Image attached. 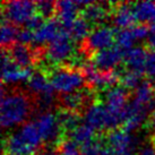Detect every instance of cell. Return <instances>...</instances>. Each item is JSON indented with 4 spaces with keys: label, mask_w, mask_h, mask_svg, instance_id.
<instances>
[{
    "label": "cell",
    "mask_w": 155,
    "mask_h": 155,
    "mask_svg": "<svg viewBox=\"0 0 155 155\" xmlns=\"http://www.w3.org/2000/svg\"><path fill=\"white\" fill-rule=\"evenodd\" d=\"M32 105L27 95L22 92L1 91V107H0V124L4 129H9L23 124L30 116ZM25 124V122H24Z\"/></svg>",
    "instance_id": "obj_1"
},
{
    "label": "cell",
    "mask_w": 155,
    "mask_h": 155,
    "mask_svg": "<svg viewBox=\"0 0 155 155\" xmlns=\"http://www.w3.org/2000/svg\"><path fill=\"white\" fill-rule=\"evenodd\" d=\"M42 142L35 122L28 121L9 135L5 142V148L9 154L32 155L39 150Z\"/></svg>",
    "instance_id": "obj_2"
},
{
    "label": "cell",
    "mask_w": 155,
    "mask_h": 155,
    "mask_svg": "<svg viewBox=\"0 0 155 155\" xmlns=\"http://www.w3.org/2000/svg\"><path fill=\"white\" fill-rule=\"evenodd\" d=\"M49 79L53 90L62 94H69L79 91V88L86 82L83 73L78 71L77 69L67 67L54 69L50 74Z\"/></svg>",
    "instance_id": "obj_3"
},
{
    "label": "cell",
    "mask_w": 155,
    "mask_h": 155,
    "mask_svg": "<svg viewBox=\"0 0 155 155\" xmlns=\"http://www.w3.org/2000/svg\"><path fill=\"white\" fill-rule=\"evenodd\" d=\"M36 4L27 0H15L2 4L4 21L14 25H26L35 15Z\"/></svg>",
    "instance_id": "obj_4"
},
{
    "label": "cell",
    "mask_w": 155,
    "mask_h": 155,
    "mask_svg": "<svg viewBox=\"0 0 155 155\" xmlns=\"http://www.w3.org/2000/svg\"><path fill=\"white\" fill-rule=\"evenodd\" d=\"M85 124L91 126L95 130L113 129L121 124L120 121L110 113L104 103H92L84 111Z\"/></svg>",
    "instance_id": "obj_5"
},
{
    "label": "cell",
    "mask_w": 155,
    "mask_h": 155,
    "mask_svg": "<svg viewBox=\"0 0 155 155\" xmlns=\"http://www.w3.org/2000/svg\"><path fill=\"white\" fill-rule=\"evenodd\" d=\"M109 148L113 155H137L139 140L124 129H114L107 137Z\"/></svg>",
    "instance_id": "obj_6"
},
{
    "label": "cell",
    "mask_w": 155,
    "mask_h": 155,
    "mask_svg": "<svg viewBox=\"0 0 155 155\" xmlns=\"http://www.w3.org/2000/svg\"><path fill=\"white\" fill-rule=\"evenodd\" d=\"M45 57L51 64H62L74 56V43L65 30L57 36L45 49Z\"/></svg>",
    "instance_id": "obj_7"
},
{
    "label": "cell",
    "mask_w": 155,
    "mask_h": 155,
    "mask_svg": "<svg viewBox=\"0 0 155 155\" xmlns=\"http://www.w3.org/2000/svg\"><path fill=\"white\" fill-rule=\"evenodd\" d=\"M27 88L32 94L38 96L39 104L43 109L50 107L53 103L54 90L52 87L50 79L41 71H35L32 74L27 81Z\"/></svg>",
    "instance_id": "obj_8"
},
{
    "label": "cell",
    "mask_w": 155,
    "mask_h": 155,
    "mask_svg": "<svg viewBox=\"0 0 155 155\" xmlns=\"http://www.w3.org/2000/svg\"><path fill=\"white\" fill-rule=\"evenodd\" d=\"M128 92L122 86H113L105 91L104 94V105L110 113L116 117L121 124L125 119L126 108L128 105Z\"/></svg>",
    "instance_id": "obj_9"
},
{
    "label": "cell",
    "mask_w": 155,
    "mask_h": 155,
    "mask_svg": "<svg viewBox=\"0 0 155 155\" xmlns=\"http://www.w3.org/2000/svg\"><path fill=\"white\" fill-rule=\"evenodd\" d=\"M83 75L85 77V81L91 87L95 90H109L113 87V85L118 82L119 79V74L116 70L112 71H102L95 68L94 66L91 64H86L83 68Z\"/></svg>",
    "instance_id": "obj_10"
},
{
    "label": "cell",
    "mask_w": 155,
    "mask_h": 155,
    "mask_svg": "<svg viewBox=\"0 0 155 155\" xmlns=\"http://www.w3.org/2000/svg\"><path fill=\"white\" fill-rule=\"evenodd\" d=\"M34 122L43 142L51 144L60 138L62 129L59 125L57 116H54L51 111L45 110L39 113Z\"/></svg>",
    "instance_id": "obj_11"
},
{
    "label": "cell",
    "mask_w": 155,
    "mask_h": 155,
    "mask_svg": "<svg viewBox=\"0 0 155 155\" xmlns=\"http://www.w3.org/2000/svg\"><path fill=\"white\" fill-rule=\"evenodd\" d=\"M116 33L113 28L109 26H96L91 31L90 35L85 40V48L88 52H96L113 47L116 40Z\"/></svg>",
    "instance_id": "obj_12"
},
{
    "label": "cell",
    "mask_w": 155,
    "mask_h": 155,
    "mask_svg": "<svg viewBox=\"0 0 155 155\" xmlns=\"http://www.w3.org/2000/svg\"><path fill=\"white\" fill-rule=\"evenodd\" d=\"M1 66H2V82L7 85H13L21 82H27L32 76L31 68L18 67L9 57L6 50H2L1 54Z\"/></svg>",
    "instance_id": "obj_13"
},
{
    "label": "cell",
    "mask_w": 155,
    "mask_h": 155,
    "mask_svg": "<svg viewBox=\"0 0 155 155\" xmlns=\"http://www.w3.org/2000/svg\"><path fill=\"white\" fill-rule=\"evenodd\" d=\"M150 111H151V108L144 105L143 103L138 102L137 100L133 97V100H130L127 108H126L125 119L122 122L124 130L131 134V131L139 128L144 124Z\"/></svg>",
    "instance_id": "obj_14"
},
{
    "label": "cell",
    "mask_w": 155,
    "mask_h": 155,
    "mask_svg": "<svg viewBox=\"0 0 155 155\" xmlns=\"http://www.w3.org/2000/svg\"><path fill=\"white\" fill-rule=\"evenodd\" d=\"M122 59H125L124 50L117 45L93 53L92 65L102 71H112Z\"/></svg>",
    "instance_id": "obj_15"
},
{
    "label": "cell",
    "mask_w": 155,
    "mask_h": 155,
    "mask_svg": "<svg viewBox=\"0 0 155 155\" xmlns=\"http://www.w3.org/2000/svg\"><path fill=\"white\" fill-rule=\"evenodd\" d=\"M62 31H64V27H61V24L58 19H54V18L47 19L43 25L34 32V43L38 45H42L44 43L49 44Z\"/></svg>",
    "instance_id": "obj_16"
},
{
    "label": "cell",
    "mask_w": 155,
    "mask_h": 155,
    "mask_svg": "<svg viewBox=\"0 0 155 155\" xmlns=\"http://www.w3.org/2000/svg\"><path fill=\"white\" fill-rule=\"evenodd\" d=\"M8 53L12 60L21 68H31L36 59L35 52L32 51L27 45L21 43H14L8 49Z\"/></svg>",
    "instance_id": "obj_17"
},
{
    "label": "cell",
    "mask_w": 155,
    "mask_h": 155,
    "mask_svg": "<svg viewBox=\"0 0 155 155\" xmlns=\"http://www.w3.org/2000/svg\"><path fill=\"white\" fill-rule=\"evenodd\" d=\"M78 9H79V6H78L77 1L61 0V1L56 2L58 21L60 22L61 26H64V30H67L69 26L76 21Z\"/></svg>",
    "instance_id": "obj_18"
},
{
    "label": "cell",
    "mask_w": 155,
    "mask_h": 155,
    "mask_svg": "<svg viewBox=\"0 0 155 155\" xmlns=\"http://www.w3.org/2000/svg\"><path fill=\"white\" fill-rule=\"evenodd\" d=\"M148 52L143 47H135L126 51L125 62L128 70L142 74L145 71V64Z\"/></svg>",
    "instance_id": "obj_19"
},
{
    "label": "cell",
    "mask_w": 155,
    "mask_h": 155,
    "mask_svg": "<svg viewBox=\"0 0 155 155\" xmlns=\"http://www.w3.org/2000/svg\"><path fill=\"white\" fill-rule=\"evenodd\" d=\"M136 21L137 19H136L131 5L120 4L117 6L113 13V17H112V22L117 27H119L120 30H126L128 27L131 28V26Z\"/></svg>",
    "instance_id": "obj_20"
},
{
    "label": "cell",
    "mask_w": 155,
    "mask_h": 155,
    "mask_svg": "<svg viewBox=\"0 0 155 155\" xmlns=\"http://www.w3.org/2000/svg\"><path fill=\"white\" fill-rule=\"evenodd\" d=\"M70 137L74 142H76L83 150L94 144L95 129L87 124H81L76 129L70 133Z\"/></svg>",
    "instance_id": "obj_21"
},
{
    "label": "cell",
    "mask_w": 155,
    "mask_h": 155,
    "mask_svg": "<svg viewBox=\"0 0 155 155\" xmlns=\"http://www.w3.org/2000/svg\"><path fill=\"white\" fill-rule=\"evenodd\" d=\"M60 101L65 110L76 112L86 104L88 101V93L84 91H76L74 93L64 94L60 97Z\"/></svg>",
    "instance_id": "obj_22"
},
{
    "label": "cell",
    "mask_w": 155,
    "mask_h": 155,
    "mask_svg": "<svg viewBox=\"0 0 155 155\" xmlns=\"http://www.w3.org/2000/svg\"><path fill=\"white\" fill-rule=\"evenodd\" d=\"M65 31L68 33L73 41H76V42L84 41L85 42V40L87 39V36L91 33L90 23L84 17H77L76 21Z\"/></svg>",
    "instance_id": "obj_23"
},
{
    "label": "cell",
    "mask_w": 155,
    "mask_h": 155,
    "mask_svg": "<svg viewBox=\"0 0 155 155\" xmlns=\"http://www.w3.org/2000/svg\"><path fill=\"white\" fill-rule=\"evenodd\" d=\"M108 15V9L104 7V4L91 2L85 8H83V17L88 23L99 24L105 19Z\"/></svg>",
    "instance_id": "obj_24"
},
{
    "label": "cell",
    "mask_w": 155,
    "mask_h": 155,
    "mask_svg": "<svg viewBox=\"0 0 155 155\" xmlns=\"http://www.w3.org/2000/svg\"><path fill=\"white\" fill-rule=\"evenodd\" d=\"M155 97V90L154 86L152 85L151 83L148 82H143L138 88L135 91V96L134 99H136L138 102L143 103L144 105H146L148 108H153L155 107L154 102Z\"/></svg>",
    "instance_id": "obj_25"
},
{
    "label": "cell",
    "mask_w": 155,
    "mask_h": 155,
    "mask_svg": "<svg viewBox=\"0 0 155 155\" xmlns=\"http://www.w3.org/2000/svg\"><path fill=\"white\" fill-rule=\"evenodd\" d=\"M59 125H60L61 129L66 130L71 133L74 129H76L78 126L81 125V117L77 112L75 111H69V110H61L58 112L57 114Z\"/></svg>",
    "instance_id": "obj_26"
},
{
    "label": "cell",
    "mask_w": 155,
    "mask_h": 155,
    "mask_svg": "<svg viewBox=\"0 0 155 155\" xmlns=\"http://www.w3.org/2000/svg\"><path fill=\"white\" fill-rule=\"evenodd\" d=\"M136 19L139 22H152L155 17V4L152 1H140L133 5Z\"/></svg>",
    "instance_id": "obj_27"
},
{
    "label": "cell",
    "mask_w": 155,
    "mask_h": 155,
    "mask_svg": "<svg viewBox=\"0 0 155 155\" xmlns=\"http://www.w3.org/2000/svg\"><path fill=\"white\" fill-rule=\"evenodd\" d=\"M18 31L14 24L4 21L1 24V45L2 47H8V45H13L14 41L17 39Z\"/></svg>",
    "instance_id": "obj_28"
},
{
    "label": "cell",
    "mask_w": 155,
    "mask_h": 155,
    "mask_svg": "<svg viewBox=\"0 0 155 155\" xmlns=\"http://www.w3.org/2000/svg\"><path fill=\"white\" fill-rule=\"evenodd\" d=\"M120 82L122 84V87L126 90H137L138 86L142 84V74L135 73L131 70H127L122 73L120 76Z\"/></svg>",
    "instance_id": "obj_29"
},
{
    "label": "cell",
    "mask_w": 155,
    "mask_h": 155,
    "mask_svg": "<svg viewBox=\"0 0 155 155\" xmlns=\"http://www.w3.org/2000/svg\"><path fill=\"white\" fill-rule=\"evenodd\" d=\"M116 41L118 47L121 48L122 50H130L133 48V44L135 42L134 35L131 33L130 28H126V30H120L116 33Z\"/></svg>",
    "instance_id": "obj_30"
},
{
    "label": "cell",
    "mask_w": 155,
    "mask_h": 155,
    "mask_svg": "<svg viewBox=\"0 0 155 155\" xmlns=\"http://www.w3.org/2000/svg\"><path fill=\"white\" fill-rule=\"evenodd\" d=\"M58 154L59 155H83L81 153V146L73 139L61 140L58 145Z\"/></svg>",
    "instance_id": "obj_31"
},
{
    "label": "cell",
    "mask_w": 155,
    "mask_h": 155,
    "mask_svg": "<svg viewBox=\"0 0 155 155\" xmlns=\"http://www.w3.org/2000/svg\"><path fill=\"white\" fill-rule=\"evenodd\" d=\"M36 10L42 17L50 19L49 17H51L52 14L56 10V4L52 1H45V0L39 1V2H36Z\"/></svg>",
    "instance_id": "obj_32"
},
{
    "label": "cell",
    "mask_w": 155,
    "mask_h": 155,
    "mask_svg": "<svg viewBox=\"0 0 155 155\" xmlns=\"http://www.w3.org/2000/svg\"><path fill=\"white\" fill-rule=\"evenodd\" d=\"M83 155H113V153L110 151V148L102 146L99 143H94L83 150Z\"/></svg>",
    "instance_id": "obj_33"
},
{
    "label": "cell",
    "mask_w": 155,
    "mask_h": 155,
    "mask_svg": "<svg viewBox=\"0 0 155 155\" xmlns=\"http://www.w3.org/2000/svg\"><path fill=\"white\" fill-rule=\"evenodd\" d=\"M131 33L134 35V39L135 41H142V40H145L148 38L150 35V30L146 25L144 24H139V25H135L133 26L131 28Z\"/></svg>",
    "instance_id": "obj_34"
},
{
    "label": "cell",
    "mask_w": 155,
    "mask_h": 155,
    "mask_svg": "<svg viewBox=\"0 0 155 155\" xmlns=\"http://www.w3.org/2000/svg\"><path fill=\"white\" fill-rule=\"evenodd\" d=\"M18 43L27 45L30 43H34V32H32L28 28H22L18 31L17 33V39Z\"/></svg>",
    "instance_id": "obj_35"
},
{
    "label": "cell",
    "mask_w": 155,
    "mask_h": 155,
    "mask_svg": "<svg viewBox=\"0 0 155 155\" xmlns=\"http://www.w3.org/2000/svg\"><path fill=\"white\" fill-rule=\"evenodd\" d=\"M145 73L151 78H155V51L152 50L147 53L146 64H145Z\"/></svg>",
    "instance_id": "obj_36"
},
{
    "label": "cell",
    "mask_w": 155,
    "mask_h": 155,
    "mask_svg": "<svg viewBox=\"0 0 155 155\" xmlns=\"http://www.w3.org/2000/svg\"><path fill=\"white\" fill-rule=\"evenodd\" d=\"M44 22H43V17L40 15V14H35L33 17L31 18L30 21L27 22L26 24V28H28L31 31H38L41 27V26L43 25Z\"/></svg>",
    "instance_id": "obj_37"
},
{
    "label": "cell",
    "mask_w": 155,
    "mask_h": 155,
    "mask_svg": "<svg viewBox=\"0 0 155 155\" xmlns=\"http://www.w3.org/2000/svg\"><path fill=\"white\" fill-rule=\"evenodd\" d=\"M137 155H155V146L153 142H145L138 147Z\"/></svg>",
    "instance_id": "obj_38"
},
{
    "label": "cell",
    "mask_w": 155,
    "mask_h": 155,
    "mask_svg": "<svg viewBox=\"0 0 155 155\" xmlns=\"http://www.w3.org/2000/svg\"><path fill=\"white\" fill-rule=\"evenodd\" d=\"M147 43L155 51V28L150 30V35L147 38Z\"/></svg>",
    "instance_id": "obj_39"
},
{
    "label": "cell",
    "mask_w": 155,
    "mask_h": 155,
    "mask_svg": "<svg viewBox=\"0 0 155 155\" xmlns=\"http://www.w3.org/2000/svg\"><path fill=\"white\" fill-rule=\"evenodd\" d=\"M150 124H151L152 128H155V107L151 112V118H150Z\"/></svg>",
    "instance_id": "obj_40"
},
{
    "label": "cell",
    "mask_w": 155,
    "mask_h": 155,
    "mask_svg": "<svg viewBox=\"0 0 155 155\" xmlns=\"http://www.w3.org/2000/svg\"><path fill=\"white\" fill-rule=\"evenodd\" d=\"M151 28H155V17L153 18V21L151 22Z\"/></svg>",
    "instance_id": "obj_41"
},
{
    "label": "cell",
    "mask_w": 155,
    "mask_h": 155,
    "mask_svg": "<svg viewBox=\"0 0 155 155\" xmlns=\"http://www.w3.org/2000/svg\"><path fill=\"white\" fill-rule=\"evenodd\" d=\"M5 155H15V154H9V153H7V154H5Z\"/></svg>",
    "instance_id": "obj_42"
},
{
    "label": "cell",
    "mask_w": 155,
    "mask_h": 155,
    "mask_svg": "<svg viewBox=\"0 0 155 155\" xmlns=\"http://www.w3.org/2000/svg\"><path fill=\"white\" fill-rule=\"evenodd\" d=\"M154 90H155V84H154Z\"/></svg>",
    "instance_id": "obj_43"
}]
</instances>
